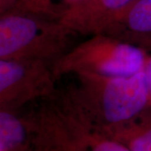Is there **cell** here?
I'll return each instance as SVG.
<instances>
[{"instance_id": "obj_7", "label": "cell", "mask_w": 151, "mask_h": 151, "mask_svg": "<svg viewBox=\"0 0 151 151\" xmlns=\"http://www.w3.org/2000/svg\"><path fill=\"white\" fill-rule=\"evenodd\" d=\"M131 44L151 35V0H136L104 33Z\"/></svg>"}, {"instance_id": "obj_2", "label": "cell", "mask_w": 151, "mask_h": 151, "mask_svg": "<svg viewBox=\"0 0 151 151\" xmlns=\"http://www.w3.org/2000/svg\"><path fill=\"white\" fill-rule=\"evenodd\" d=\"M76 35L59 21L11 9L0 15V59L52 65L72 47Z\"/></svg>"}, {"instance_id": "obj_1", "label": "cell", "mask_w": 151, "mask_h": 151, "mask_svg": "<svg viewBox=\"0 0 151 151\" xmlns=\"http://www.w3.org/2000/svg\"><path fill=\"white\" fill-rule=\"evenodd\" d=\"M75 84L62 97L60 107L82 124L97 130L119 125L148 106L143 70L131 76L76 72Z\"/></svg>"}, {"instance_id": "obj_3", "label": "cell", "mask_w": 151, "mask_h": 151, "mask_svg": "<svg viewBox=\"0 0 151 151\" xmlns=\"http://www.w3.org/2000/svg\"><path fill=\"white\" fill-rule=\"evenodd\" d=\"M148 51L106 34L90 35L51 65L55 78L76 72L126 76L143 70Z\"/></svg>"}, {"instance_id": "obj_13", "label": "cell", "mask_w": 151, "mask_h": 151, "mask_svg": "<svg viewBox=\"0 0 151 151\" xmlns=\"http://www.w3.org/2000/svg\"><path fill=\"white\" fill-rule=\"evenodd\" d=\"M18 0H0V15L14 9Z\"/></svg>"}, {"instance_id": "obj_4", "label": "cell", "mask_w": 151, "mask_h": 151, "mask_svg": "<svg viewBox=\"0 0 151 151\" xmlns=\"http://www.w3.org/2000/svg\"><path fill=\"white\" fill-rule=\"evenodd\" d=\"M51 64L43 60L0 59V108L14 110L55 94Z\"/></svg>"}, {"instance_id": "obj_9", "label": "cell", "mask_w": 151, "mask_h": 151, "mask_svg": "<svg viewBox=\"0 0 151 151\" xmlns=\"http://www.w3.org/2000/svg\"><path fill=\"white\" fill-rule=\"evenodd\" d=\"M35 137L32 121L17 115L12 109L0 108V151H21Z\"/></svg>"}, {"instance_id": "obj_11", "label": "cell", "mask_w": 151, "mask_h": 151, "mask_svg": "<svg viewBox=\"0 0 151 151\" xmlns=\"http://www.w3.org/2000/svg\"><path fill=\"white\" fill-rule=\"evenodd\" d=\"M84 1L85 0H18L13 9L60 22L71 9Z\"/></svg>"}, {"instance_id": "obj_5", "label": "cell", "mask_w": 151, "mask_h": 151, "mask_svg": "<svg viewBox=\"0 0 151 151\" xmlns=\"http://www.w3.org/2000/svg\"><path fill=\"white\" fill-rule=\"evenodd\" d=\"M136 0H85L60 23L76 35L104 34Z\"/></svg>"}, {"instance_id": "obj_14", "label": "cell", "mask_w": 151, "mask_h": 151, "mask_svg": "<svg viewBox=\"0 0 151 151\" xmlns=\"http://www.w3.org/2000/svg\"><path fill=\"white\" fill-rule=\"evenodd\" d=\"M135 45H138L141 48H143L145 50H151V35L148 36V37L142 38L138 40L137 41H135V43L134 44Z\"/></svg>"}, {"instance_id": "obj_10", "label": "cell", "mask_w": 151, "mask_h": 151, "mask_svg": "<svg viewBox=\"0 0 151 151\" xmlns=\"http://www.w3.org/2000/svg\"><path fill=\"white\" fill-rule=\"evenodd\" d=\"M59 107L82 151H130L123 144L82 124Z\"/></svg>"}, {"instance_id": "obj_12", "label": "cell", "mask_w": 151, "mask_h": 151, "mask_svg": "<svg viewBox=\"0 0 151 151\" xmlns=\"http://www.w3.org/2000/svg\"><path fill=\"white\" fill-rule=\"evenodd\" d=\"M143 72L145 75L147 97H148V106L151 108V54L147 55L145 65L143 67Z\"/></svg>"}, {"instance_id": "obj_6", "label": "cell", "mask_w": 151, "mask_h": 151, "mask_svg": "<svg viewBox=\"0 0 151 151\" xmlns=\"http://www.w3.org/2000/svg\"><path fill=\"white\" fill-rule=\"evenodd\" d=\"M33 123L38 151H82L59 105H44Z\"/></svg>"}, {"instance_id": "obj_8", "label": "cell", "mask_w": 151, "mask_h": 151, "mask_svg": "<svg viewBox=\"0 0 151 151\" xmlns=\"http://www.w3.org/2000/svg\"><path fill=\"white\" fill-rule=\"evenodd\" d=\"M98 131L123 144L130 151H151V108L123 124Z\"/></svg>"}]
</instances>
